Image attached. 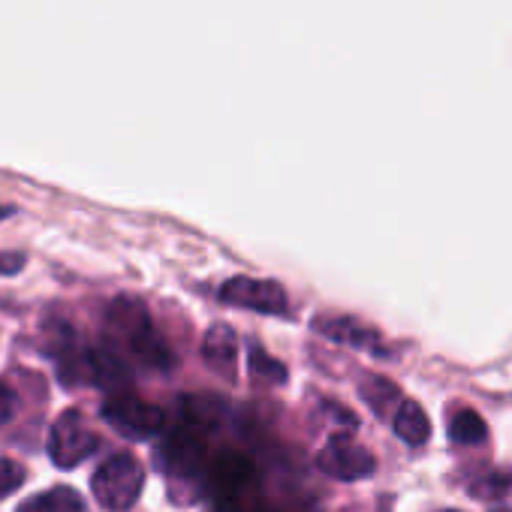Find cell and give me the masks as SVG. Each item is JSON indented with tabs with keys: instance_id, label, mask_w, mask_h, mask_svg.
<instances>
[{
	"instance_id": "cell-1",
	"label": "cell",
	"mask_w": 512,
	"mask_h": 512,
	"mask_svg": "<svg viewBox=\"0 0 512 512\" xmlns=\"http://www.w3.org/2000/svg\"><path fill=\"white\" fill-rule=\"evenodd\" d=\"M106 326H109V338L118 347H124L127 353H133L139 362L154 365V368H169L172 356H169L166 344L157 338V332L151 326V317L142 308V302H136V299H118L109 308Z\"/></svg>"
},
{
	"instance_id": "cell-2",
	"label": "cell",
	"mask_w": 512,
	"mask_h": 512,
	"mask_svg": "<svg viewBox=\"0 0 512 512\" xmlns=\"http://www.w3.org/2000/svg\"><path fill=\"white\" fill-rule=\"evenodd\" d=\"M142 485H145V467L130 452H118L109 461H103L91 479L97 503L109 512L130 509L139 500Z\"/></svg>"
},
{
	"instance_id": "cell-3",
	"label": "cell",
	"mask_w": 512,
	"mask_h": 512,
	"mask_svg": "<svg viewBox=\"0 0 512 512\" xmlns=\"http://www.w3.org/2000/svg\"><path fill=\"white\" fill-rule=\"evenodd\" d=\"M97 449H100V437L88 428L85 416L79 410H64L49 434V455L55 467L70 470L85 458H91Z\"/></svg>"
},
{
	"instance_id": "cell-4",
	"label": "cell",
	"mask_w": 512,
	"mask_h": 512,
	"mask_svg": "<svg viewBox=\"0 0 512 512\" xmlns=\"http://www.w3.org/2000/svg\"><path fill=\"white\" fill-rule=\"evenodd\" d=\"M100 413L127 440H148L163 428V410L136 395H115L103 404Z\"/></svg>"
},
{
	"instance_id": "cell-5",
	"label": "cell",
	"mask_w": 512,
	"mask_h": 512,
	"mask_svg": "<svg viewBox=\"0 0 512 512\" xmlns=\"http://www.w3.org/2000/svg\"><path fill=\"white\" fill-rule=\"evenodd\" d=\"M317 467L323 473H329L332 479H344V482H353V479H365L374 473V455L359 446L350 434H335L317 455Z\"/></svg>"
},
{
	"instance_id": "cell-6",
	"label": "cell",
	"mask_w": 512,
	"mask_h": 512,
	"mask_svg": "<svg viewBox=\"0 0 512 512\" xmlns=\"http://www.w3.org/2000/svg\"><path fill=\"white\" fill-rule=\"evenodd\" d=\"M220 302L260 311V314H287L290 302L281 284L275 281H253V278H232L220 287Z\"/></svg>"
},
{
	"instance_id": "cell-7",
	"label": "cell",
	"mask_w": 512,
	"mask_h": 512,
	"mask_svg": "<svg viewBox=\"0 0 512 512\" xmlns=\"http://www.w3.org/2000/svg\"><path fill=\"white\" fill-rule=\"evenodd\" d=\"M314 329L320 335H326L329 341L356 347V350H371L380 353V338L374 329H368L365 323L353 320V317H326V320H314Z\"/></svg>"
},
{
	"instance_id": "cell-8",
	"label": "cell",
	"mask_w": 512,
	"mask_h": 512,
	"mask_svg": "<svg viewBox=\"0 0 512 512\" xmlns=\"http://www.w3.org/2000/svg\"><path fill=\"white\" fill-rule=\"evenodd\" d=\"M202 356L205 362L220 371L223 377H235V359H238V341H235V332L229 326H211L208 335H205V344H202Z\"/></svg>"
},
{
	"instance_id": "cell-9",
	"label": "cell",
	"mask_w": 512,
	"mask_h": 512,
	"mask_svg": "<svg viewBox=\"0 0 512 512\" xmlns=\"http://www.w3.org/2000/svg\"><path fill=\"white\" fill-rule=\"evenodd\" d=\"M19 512H91V509H88L85 497L76 488L55 485V488L31 497L28 503H22Z\"/></svg>"
},
{
	"instance_id": "cell-10",
	"label": "cell",
	"mask_w": 512,
	"mask_h": 512,
	"mask_svg": "<svg viewBox=\"0 0 512 512\" xmlns=\"http://www.w3.org/2000/svg\"><path fill=\"white\" fill-rule=\"evenodd\" d=\"M392 428L410 446H422L431 437V422H428L425 410L413 401H401L398 413L392 416Z\"/></svg>"
},
{
	"instance_id": "cell-11",
	"label": "cell",
	"mask_w": 512,
	"mask_h": 512,
	"mask_svg": "<svg viewBox=\"0 0 512 512\" xmlns=\"http://www.w3.org/2000/svg\"><path fill=\"white\" fill-rule=\"evenodd\" d=\"M485 434H488V428H485V422L479 419L476 410L464 407V410H455V413L449 416V437H452L455 443H461V446H476V443H485Z\"/></svg>"
},
{
	"instance_id": "cell-12",
	"label": "cell",
	"mask_w": 512,
	"mask_h": 512,
	"mask_svg": "<svg viewBox=\"0 0 512 512\" xmlns=\"http://www.w3.org/2000/svg\"><path fill=\"white\" fill-rule=\"evenodd\" d=\"M362 398L374 407V413H380V416H389V410H392V416L398 413V389L389 383V380H383V377H365V383H362Z\"/></svg>"
},
{
	"instance_id": "cell-13",
	"label": "cell",
	"mask_w": 512,
	"mask_h": 512,
	"mask_svg": "<svg viewBox=\"0 0 512 512\" xmlns=\"http://www.w3.org/2000/svg\"><path fill=\"white\" fill-rule=\"evenodd\" d=\"M250 371L263 380H272V383H284L287 380V368L281 362H275L272 356H266L260 347H250Z\"/></svg>"
},
{
	"instance_id": "cell-14",
	"label": "cell",
	"mask_w": 512,
	"mask_h": 512,
	"mask_svg": "<svg viewBox=\"0 0 512 512\" xmlns=\"http://www.w3.org/2000/svg\"><path fill=\"white\" fill-rule=\"evenodd\" d=\"M473 497H482V500H503V497H512V470H509V473H494V476H485L482 482H476Z\"/></svg>"
},
{
	"instance_id": "cell-15",
	"label": "cell",
	"mask_w": 512,
	"mask_h": 512,
	"mask_svg": "<svg viewBox=\"0 0 512 512\" xmlns=\"http://www.w3.org/2000/svg\"><path fill=\"white\" fill-rule=\"evenodd\" d=\"M28 479V470L13 461V458H0V500H7L13 491H19Z\"/></svg>"
},
{
	"instance_id": "cell-16",
	"label": "cell",
	"mask_w": 512,
	"mask_h": 512,
	"mask_svg": "<svg viewBox=\"0 0 512 512\" xmlns=\"http://www.w3.org/2000/svg\"><path fill=\"white\" fill-rule=\"evenodd\" d=\"M16 416V392L0 380V428Z\"/></svg>"
},
{
	"instance_id": "cell-17",
	"label": "cell",
	"mask_w": 512,
	"mask_h": 512,
	"mask_svg": "<svg viewBox=\"0 0 512 512\" xmlns=\"http://www.w3.org/2000/svg\"><path fill=\"white\" fill-rule=\"evenodd\" d=\"M25 266L22 253H0V275H16Z\"/></svg>"
},
{
	"instance_id": "cell-18",
	"label": "cell",
	"mask_w": 512,
	"mask_h": 512,
	"mask_svg": "<svg viewBox=\"0 0 512 512\" xmlns=\"http://www.w3.org/2000/svg\"><path fill=\"white\" fill-rule=\"evenodd\" d=\"M4 217H10V208H7V205H0V220H4Z\"/></svg>"
},
{
	"instance_id": "cell-19",
	"label": "cell",
	"mask_w": 512,
	"mask_h": 512,
	"mask_svg": "<svg viewBox=\"0 0 512 512\" xmlns=\"http://www.w3.org/2000/svg\"><path fill=\"white\" fill-rule=\"evenodd\" d=\"M491 512H512V509H506V506H497V509H491Z\"/></svg>"
},
{
	"instance_id": "cell-20",
	"label": "cell",
	"mask_w": 512,
	"mask_h": 512,
	"mask_svg": "<svg viewBox=\"0 0 512 512\" xmlns=\"http://www.w3.org/2000/svg\"><path fill=\"white\" fill-rule=\"evenodd\" d=\"M440 512H455V509H440Z\"/></svg>"
}]
</instances>
